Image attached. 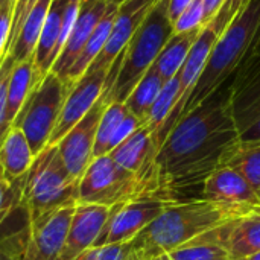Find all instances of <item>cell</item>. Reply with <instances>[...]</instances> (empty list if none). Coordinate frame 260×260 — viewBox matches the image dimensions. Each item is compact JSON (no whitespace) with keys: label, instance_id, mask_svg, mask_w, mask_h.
I'll list each match as a JSON object with an SVG mask.
<instances>
[{"label":"cell","instance_id":"obj_38","mask_svg":"<svg viewBox=\"0 0 260 260\" xmlns=\"http://www.w3.org/2000/svg\"><path fill=\"white\" fill-rule=\"evenodd\" d=\"M192 3V0H169V18L172 23H175L178 20V17L186 11V8Z\"/></svg>","mask_w":260,"mask_h":260},{"label":"cell","instance_id":"obj_28","mask_svg":"<svg viewBox=\"0 0 260 260\" xmlns=\"http://www.w3.org/2000/svg\"><path fill=\"white\" fill-rule=\"evenodd\" d=\"M180 98H181V82H180V75L177 73L171 81H168L163 85L158 98L155 99V102L151 108L148 122L145 123L152 131V140L158 136L161 126L169 119V116H171L174 107L178 104Z\"/></svg>","mask_w":260,"mask_h":260},{"label":"cell","instance_id":"obj_12","mask_svg":"<svg viewBox=\"0 0 260 260\" xmlns=\"http://www.w3.org/2000/svg\"><path fill=\"white\" fill-rule=\"evenodd\" d=\"M157 2L158 0H126L120 3L108 41L88 70H110Z\"/></svg>","mask_w":260,"mask_h":260},{"label":"cell","instance_id":"obj_37","mask_svg":"<svg viewBox=\"0 0 260 260\" xmlns=\"http://www.w3.org/2000/svg\"><path fill=\"white\" fill-rule=\"evenodd\" d=\"M15 62L12 61V58L8 55L3 61V64L0 66V142H2V126H3V120H5V111H6V93H8V82L12 73Z\"/></svg>","mask_w":260,"mask_h":260},{"label":"cell","instance_id":"obj_39","mask_svg":"<svg viewBox=\"0 0 260 260\" xmlns=\"http://www.w3.org/2000/svg\"><path fill=\"white\" fill-rule=\"evenodd\" d=\"M225 0H204V14H206V26L215 18V15L219 12L221 6Z\"/></svg>","mask_w":260,"mask_h":260},{"label":"cell","instance_id":"obj_15","mask_svg":"<svg viewBox=\"0 0 260 260\" xmlns=\"http://www.w3.org/2000/svg\"><path fill=\"white\" fill-rule=\"evenodd\" d=\"M108 5H110L108 0H82L81 2L78 20L50 70L52 73L64 79L69 69L73 66V62L82 52L84 46L87 44L88 38L91 37L93 30L96 29L99 20L105 14Z\"/></svg>","mask_w":260,"mask_h":260},{"label":"cell","instance_id":"obj_20","mask_svg":"<svg viewBox=\"0 0 260 260\" xmlns=\"http://www.w3.org/2000/svg\"><path fill=\"white\" fill-rule=\"evenodd\" d=\"M227 224L197 236L187 244L152 260H232L225 247Z\"/></svg>","mask_w":260,"mask_h":260},{"label":"cell","instance_id":"obj_8","mask_svg":"<svg viewBox=\"0 0 260 260\" xmlns=\"http://www.w3.org/2000/svg\"><path fill=\"white\" fill-rule=\"evenodd\" d=\"M230 113L239 142L260 140V46L230 82Z\"/></svg>","mask_w":260,"mask_h":260},{"label":"cell","instance_id":"obj_10","mask_svg":"<svg viewBox=\"0 0 260 260\" xmlns=\"http://www.w3.org/2000/svg\"><path fill=\"white\" fill-rule=\"evenodd\" d=\"M107 105V101L101 96L94 107L56 143L62 163L69 174L76 180H81L93 160L96 133Z\"/></svg>","mask_w":260,"mask_h":260},{"label":"cell","instance_id":"obj_26","mask_svg":"<svg viewBox=\"0 0 260 260\" xmlns=\"http://www.w3.org/2000/svg\"><path fill=\"white\" fill-rule=\"evenodd\" d=\"M221 168H230L242 175L260 198V140L239 142L225 157Z\"/></svg>","mask_w":260,"mask_h":260},{"label":"cell","instance_id":"obj_23","mask_svg":"<svg viewBox=\"0 0 260 260\" xmlns=\"http://www.w3.org/2000/svg\"><path fill=\"white\" fill-rule=\"evenodd\" d=\"M108 155L119 166L139 177L152 158V131L143 125Z\"/></svg>","mask_w":260,"mask_h":260},{"label":"cell","instance_id":"obj_4","mask_svg":"<svg viewBox=\"0 0 260 260\" xmlns=\"http://www.w3.org/2000/svg\"><path fill=\"white\" fill-rule=\"evenodd\" d=\"M169 0H158L146 15L125 50L117 56L119 70L108 91L102 93L107 104L125 102L139 81L155 62L157 56L175 34L169 18Z\"/></svg>","mask_w":260,"mask_h":260},{"label":"cell","instance_id":"obj_36","mask_svg":"<svg viewBox=\"0 0 260 260\" xmlns=\"http://www.w3.org/2000/svg\"><path fill=\"white\" fill-rule=\"evenodd\" d=\"M40 0H14V17H12V26H11V35H9V49L12 47L23 23L26 21L27 15L34 9V6ZM8 49V52H9Z\"/></svg>","mask_w":260,"mask_h":260},{"label":"cell","instance_id":"obj_5","mask_svg":"<svg viewBox=\"0 0 260 260\" xmlns=\"http://www.w3.org/2000/svg\"><path fill=\"white\" fill-rule=\"evenodd\" d=\"M79 180L73 178L56 145L44 148L24 175L21 210L27 221L40 219L49 213L78 206Z\"/></svg>","mask_w":260,"mask_h":260},{"label":"cell","instance_id":"obj_6","mask_svg":"<svg viewBox=\"0 0 260 260\" xmlns=\"http://www.w3.org/2000/svg\"><path fill=\"white\" fill-rule=\"evenodd\" d=\"M69 91L70 87L50 72L29 94L14 120L12 126L24 133L35 157L49 146Z\"/></svg>","mask_w":260,"mask_h":260},{"label":"cell","instance_id":"obj_16","mask_svg":"<svg viewBox=\"0 0 260 260\" xmlns=\"http://www.w3.org/2000/svg\"><path fill=\"white\" fill-rule=\"evenodd\" d=\"M203 200L260 207V198L247 180L230 168L216 169L203 184Z\"/></svg>","mask_w":260,"mask_h":260},{"label":"cell","instance_id":"obj_7","mask_svg":"<svg viewBox=\"0 0 260 260\" xmlns=\"http://www.w3.org/2000/svg\"><path fill=\"white\" fill-rule=\"evenodd\" d=\"M139 197V177L119 166L110 155L91 160L78 186V204L113 207Z\"/></svg>","mask_w":260,"mask_h":260},{"label":"cell","instance_id":"obj_29","mask_svg":"<svg viewBox=\"0 0 260 260\" xmlns=\"http://www.w3.org/2000/svg\"><path fill=\"white\" fill-rule=\"evenodd\" d=\"M128 113H129V110L126 108V105L123 102H111L107 105V108L101 117L99 126H98L94 148H93V160L110 154L111 139H113L117 126L128 116Z\"/></svg>","mask_w":260,"mask_h":260},{"label":"cell","instance_id":"obj_25","mask_svg":"<svg viewBox=\"0 0 260 260\" xmlns=\"http://www.w3.org/2000/svg\"><path fill=\"white\" fill-rule=\"evenodd\" d=\"M50 3L52 0H40L30 11V14L27 15L26 21L23 23L12 47L8 52V55L12 58L15 64L34 56Z\"/></svg>","mask_w":260,"mask_h":260},{"label":"cell","instance_id":"obj_31","mask_svg":"<svg viewBox=\"0 0 260 260\" xmlns=\"http://www.w3.org/2000/svg\"><path fill=\"white\" fill-rule=\"evenodd\" d=\"M29 238L27 222L9 233L0 235V260H23Z\"/></svg>","mask_w":260,"mask_h":260},{"label":"cell","instance_id":"obj_27","mask_svg":"<svg viewBox=\"0 0 260 260\" xmlns=\"http://www.w3.org/2000/svg\"><path fill=\"white\" fill-rule=\"evenodd\" d=\"M165 82L157 73V70L151 66V69L145 73V76L139 81V84L134 87L131 94L123 102L129 113H133L137 119H140L143 123L148 122L151 108L158 98Z\"/></svg>","mask_w":260,"mask_h":260},{"label":"cell","instance_id":"obj_32","mask_svg":"<svg viewBox=\"0 0 260 260\" xmlns=\"http://www.w3.org/2000/svg\"><path fill=\"white\" fill-rule=\"evenodd\" d=\"M204 26H206L204 0H192V3L186 8V11L174 23L175 32H187Z\"/></svg>","mask_w":260,"mask_h":260},{"label":"cell","instance_id":"obj_11","mask_svg":"<svg viewBox=\"0 0 260 260\" xmlns=\"http://www.w3.org/2000/svg\"><path fill=\"white\" fill-rule=\"evenodd\" d=\"M110 70H87L70 88L49 145H56L101 99Z\"/></svg>","mask_w":260,"mask_h":260},{"label":"cell","instance_id":"obj_18","mask_svg":"<svg viewBox=\"0 0 260 260\" xmlns=\"http://www.w3.org/2000/svg\"><path fill=\"white\" fill-rule=\"evenodd\" d=\"M225 247L232 260H245L260 251V207L227 224Z\"/></svg>","mask_w":260,"mask_h":260},{"label":"cell","instance_id":"obj_33","mask_svg":"<svg viewBox=\"0 0 260 260\" xmlns=\"http://www.w3.org/2000/svg\"><path fill=\"white\" fill-rule=\"evenodd\" d=\"M129 253L126 244H113L104 247H91L79 254L75 260H126Z\"/></svg>","mask_w":260,"mask_h":260},{"label":"cell","instance_id":"obj_41","mask_svg":"<svg viewBox=\"0 0 260 260\" xmlns=\"http://www.w3.org/2000/svg\"><path fill=\"white\" fill-rule=\"evenodd\" d=\"M108 2H111V3H116V5H120V3H123V2H126V0H108Z\"/></svg>","mask_w":260,"mask_h":260},{"label":"cell","instance_id":"obj_21","mask_svg":"<svg viewBox=\"0 0 260 260\" xmlns=\"http://www.w3.org/2000/svg\"><path fill=\"white\" fill-rule=\"evenodd\" d=\"M35 155L24 133L11 126L0 142V169L11 181L23 178L30 169Z\"/></svg>","mask_w":260,"mask_h":260},{"label":"cell","instance_id":"obj_35","mask_svg":"<svg viewBox=\"0 0 260 260\" xmlns=\"http://www.w3.org/2000/svg\"><path fill=\"white\" fill-rule=\"evenodd\" d=\"M12 17H14V0H0V66L8 56Z\"/></svg>","mask_w":260,"mask_h":260},{"label":"cell","instance_id":"obj_1","mask_svg":"<svg viewBox=\"0 0 260 260\" xmlns=\"http://www.w3.org/2000/svg\"><path fill=\"white\" fill-rule=\"evenodd\" d=\"M238 143L229 82L175 123L151 165L139 175L142 197L175 201L177 195L203 186Z\"/></svg>","mask_w":260,"mask_h":260},{"label":"cell","instance_id":"obj_34","mask_svg":"<svg viewBox=\"0 0 260 260\" xmlns=\"http://www.w3.org/2000/svg\"><path fill=\"white\" fill-rule=\"evenodd\" d=\"M254 0H225L224 5L221 6L219 12L215 15V18L210 21L219 32L224 34V30L227 29V26L239 15L245 11L247 6H250V3H253Z\"/></svg>","mask_w":260,"mask_h":260},{"label":"cell","instance_id":"obj_14","mask_svg":"<svg viewBox=\"0 0 260 260\" xmlns=\"http://www.w3.org/2000/svg\"><path fill=\"white\" fill-rule=\"evenodd\" d=\"M111 207L98 204H78L72 216L64 245L56 260H75L85 250L91 248L102 233Z\"/></svg>","mask_w":260,"mask_h":260},{"label":"cell","instance_id":"obj_19","mask_svg":"<svg viewBox=\"0 0 260 260\" xmlns=\"http://www.w3.org/2000/svg\"><path fill=\"white\" fill-rule=\"evenodd\" d=\"M70 0H52L49 12L46 15L41 35L34 53L35 64L43 76L49 75L56 58H58V43L62 27V17Z\"/></svg>","mask_w":260,"mask_h":260},{"label":"cell","instance_id":"obj_22","mask_svg":"<svg viewBox=\"0 0 260 260\" xmlns=\"http://www.w3.org/2000/svg\"><path fill=\"white\" fill-rule=\"evenodd\" d=\"M117 8L119 5L116 3H111L108 5L105 14L102 15V18L99 20L96 29L93 30L91 37L88 38L87 44L84 46L82 52L79 53V56L76 58V61L73 62V66L69 69L67 75L64 76V82L72 88L84 75L85 72L88 70V67L91 66V62L98 58V55L102 52V49L105 47L107 41H108V37L111 34V29H113V23H114V18H116V14H117Z\"/></svg>","mask_w":260,"mask_h":260},{"label":"cell","instance_id":"obj_17","mask_svg":"<svg viewBox=\"0 0 260 260\" xmlns=\"http://www.w3.org/2000/svg\"><path fill=\"white\" fill-rule=\"evenodd\" d=\"M46 76H43L35 64L34 56L27 58L26 61H21L14 66L9 82H8V93H6V111H5V120L2 126V139L8 133V129L12 126L14 120L17 119L21 107L27 101L29 94L41 84V81Z\"/></svg>","mask_w":260,"mask_h":260},{"label":"cell","instance_id":"obj_9","mask_svg":"<svg viewBox=\"0 0 260 260\" xmlns=\"http://www.w3.org/2000/svg\"><path fill=\"white\" fill-rule=\"evenodd\" d=\"M174 203L177 201L157 197H139L113 206L108 221L93 247L126 244L133 241Z\"/></svg>","mask_w":260,"mask_h":260},{"label":"cell","instance_id":"obj_24","mask_svg":"<svg viewBox=\"0 0 260 260\" xmlns=\"http://www.w3.org/2000/svg\"><path fill=\"white\" fill-rule=\"evenodd\" d=\"M201 30L203 27H197L187 32H175L169 38V41L157 56L155 62L152 64V67L157 70V73L160 75L165 84L180 72L192 46L198 40Z\"/></svg>","mask_w":260,"mask_h":260},{"label":"cell","instance_id":"obj_30","mask_svg":"<svg viewBox=\"0 0 260 260\" xmlns=\"http://www.w3.org/2000/svg\"><path fill=\"white\" fill-rule=\"evenodd\" d=\"M24 177L20 180H8L0 169V227L18 209H21Z\"/></svg>","mask_w":260,"mask_h":260},{"label":"cell","instance_id":"obj_3","mask_svg":"<svg viewBox=\"0 0 260 260\" xmlns=\"http://www.w3.org/2000/svg\"><path fill=\"white\" fill-rule=\"evenodd\" d=\"M259 46L260 0H254L227 26L213 46L207 62L186 101L181 117L232 82L238 70Z\"/></svg>","mask_w":260,"mask_h":260},{"label":"cell","instance_id":"obj_40","mask_svg":"<svg viewBox=\"0 0 260 260\" xmlns=\"http://www.w3.org/2000/svg\"><path fill=\"white\" fill-rule=\"evenodd\" d=\"M245 260H260V251L256 253V254H253V256H250V257H247Z\"/></svg>","mask_w":260,"mask_h":260},{"label":"cell","instance_id":"obj_2","mask_svg":"<svg viewBox=\"0 0 260 260\" xmlns=\"http://www.w3.org/2000/svg\"><path fill=\"white\" fill-rule=\"evenodd\" d=\"M257 207L215 203L203 198L174 203L128 242L126 260H152Z\"/></svg>","mask_w":260,"mask_h":260},{"label":"cell","instance_id":"obj_13","mask_svg":"<svg viewBox=\"0 0 260 260\" xmlns=\"http://www.w3.org/2000/svg\"><path fill=\"white\" fill-rule=\"evenodd\" d=\"M73 213L75 207H67L40 219L27 221L29 238L23 260H56Z\"/></svg>","mask_w":260,"mask_h":260}]
</instances>
